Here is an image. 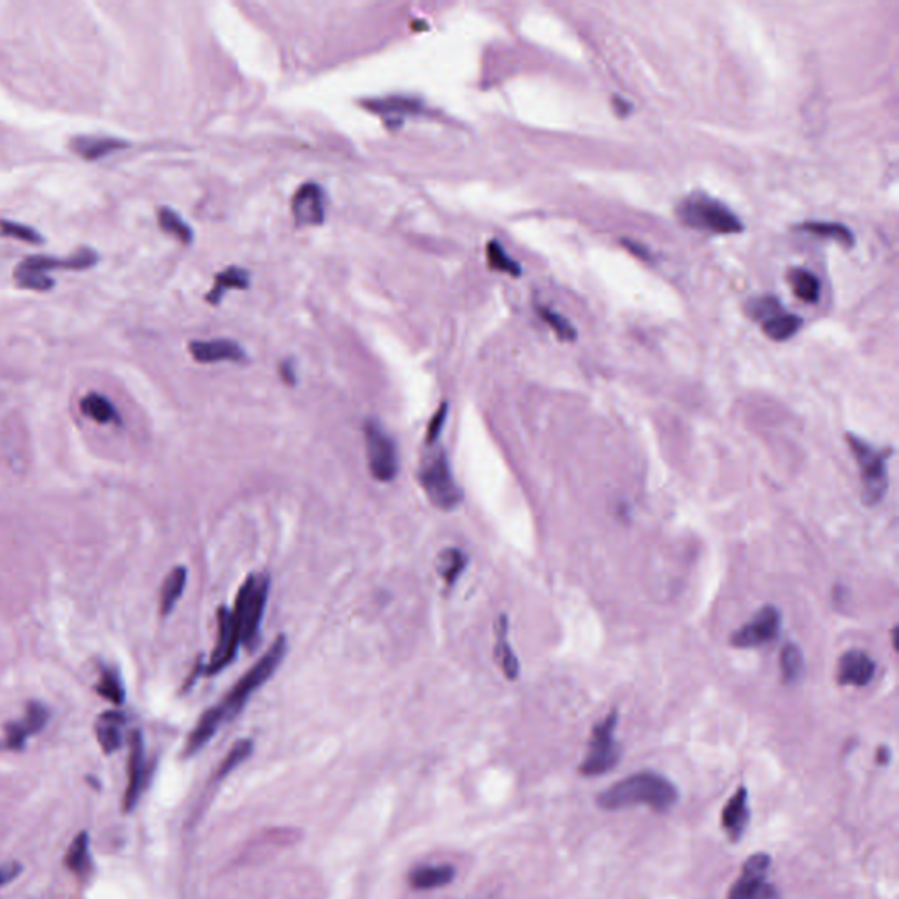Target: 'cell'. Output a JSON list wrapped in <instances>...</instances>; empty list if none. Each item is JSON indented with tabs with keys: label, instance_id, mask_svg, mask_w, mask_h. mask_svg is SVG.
<instances>
[{
	"label": "cell",
	"instance_id": "9a60e30c",
	"mask_svg": "<svg viewBox=\"0 0 899 899\" xmlns=\"http://www.w3.org/2000/svg\"><path fill=\"white\" fill-rule=\"evenodd\" d=\"M873 677H875V662L866 652L850 650L840 657L836 669L838 684L866 687Z\"/></svg>",
	"mask_w": 899,
	"mask_h": 899
},
{
	"label": "cell",
	"instance_id": "52a82bcc",
	"mask_svg": "<svg viewBox=\"0 0 899 899\" xmlns=\"http://www.w3.org/2000/svg\"><path fill=\"white\" fill-rule=\"evenodd\" d=\"M366 455L369 473L376 482L389 483L399 475V452L396 441L380 422L367 420L364 424Z\"/></svg>",
	"mask_w": 899,
	"mask_h": 899
},
{
	"label": "cell",
	"instance_id": "ffe728a7",
	"mask_svg": "<svg viewBox=\"0 0 899 899\" xmlns=\"http://www.w3.org/2000/svg\"><path fill=\"white\" fill-rule=\"evenodd\" d=\"M129 143L115 137H74L71 141L72 152L85 160H97L108 153L127 148Z\"/></svg>",
	"mask_w": 899,
	"mask_h": 899
},
{
	"label": "cell",
	"instance_id": "603a6c76",
	"mask_svg": "<svg viewBox=\"0 0 899 899\" xmlns=\"http://www.w3.org/2000/svg\"><path fill=\"white\" fill-rule=\"evenodd\" d=\"M187 580L188 571L185 566H176L166 576V580L162 583V589H160V615L162 617L171 615L174 606L178 605V601L187 587Z\"/></svg>",
	"mask_w": 899,
	"mask_h": 899
},
{
	"label": "cell",
	"instance_id": "f546056e",
	"mask_svg": "<svg viewBox=\"0 0 899 899\" xmlns=\"http://www.w3.org/2000/svg\"><path fill=\"white\" fill-rule=\"evenodd\" d=\"M799 229L815 234V236H820V238L833 239V241L840 243L842 246H849L850 248V246L854 245V234H852L849 227H845L842 223L808 222L799 225Z\"/></svg>",
	"mask_w": 899,
	"mask_h": 899
},
{
	"label": "cell",
	"instance_id": "30bf717a",
	"mask_svg": "<svg viewBox=\"0 0 899 899\" xmlns=\"http://www.w3.org/2000/svg\"><path fill=\"white\" fill-rule=\"evenodd\" d=\"M780 626L782 617L777 608L764 606L731 636V645L736 648L763 647L777 638Z\"/></svg>",
	"mask_w": 899,
	"mask_h": 899
},
{
	"label": "cell",
	"instance_id": "74e56055",
	"mask_svg": "<svg viewBox=\"0 0 899 899\" xmlns=\"http://www.w3.org/2000/svg\"><path fill=\"white\" fill-rule=\"evenodd\" d=\"M780 303H778L775 297H763V299H757L754 301V304L748 308V311L752 313V317L757 318V320H768V318L773 317V315H777L780 313Z\"/></svg>",
	"mask_w": 899,
	"mask_h": 899
},
{
	"label": "cell",
	"instance_id": "8fae6325",
	"mask_svg": "<svg viewBox=\"0 0 899 899\" xmlns=\"http://www.w3.org/2000/svg\"><path fill=\"white\" fill-rule=\"evenodd\" d=\"M216 619H218V641L211 655V661L204 668L206 675H216L227 668L236 659V652L241 645V633L236 620L232 617L231 608L227 606L218 608Z\"/></svg>",
	"mask_w": 899,
	"mask_h": 899
},
{
	"label": "cell",
	"instance_id": "7c38bea8",
	"mask_svg": "<svg viewBox=\"0 0 899 899\" xmlns=\"http://www.w3.org/2000/svg\"><path fill=\"white\" fill-rule=\"evenodd\" d=\"M327 195L318 183H304L292 199V216L299 227H311L325 222Z\"/></svg>",
	"mask_w": 899,
	"mask_h": 899
},
{
	"label": "cell",
	"instance_id": "6da1fadb",
	"mask_svg": "<svg viewBox=\"0 0 899 899\" xmlns=\"http://www.w3.org/2000/svg\"><path fill=\"white\" fill-rule=\"evenodd\" d=\"M285 654H287V638L281 634L273 645L267 648L266 654L239 678L231 691L225 694V698L218 705L209 708L208 712L202 713L194 731L188 736L185 756L197 754L202 747H206V743L215 736L222 724L238 717L248 699L252 698L253 692L259 691L260 687L273 677L276 669L280 668Z\"/></svg>",
	"mask_w": 899,
	"mask_h": 899
},
{
	"label": "cell",
	"instance_id": "b9f144b4",
	"mask_svg": "<svg viewBox=\"0 0 899 899\" xmlns=\"http://www.w3.org/2000/svg\"><path fill=\"white\" fill-rule=\"evenodd\" d=\"M889 759H891V752H889V748H887V747L878 748V756H877L878 764H889Z\"/></svg>",
	"mask_w": 899,
	"mask_h": 899
},
{
	"label": "cell",
	"instance_id": "4316f807",
	"mask_svg": "<svg viewBox=\"0 0 899 899\" xmlns=\"http://www.w3.org/2000/svg\"><path fill=\"white\" fill-rule=\"evenodd\" d=\"M65 864L78 877H85V875L90 873V870H92V859H90V845H88L87 833H81V835L74 838V842L71 843V847L67 850Z\"/></svg>",
	"mask_w": 899,
	"mask_h": 899
},
{
	"label": "cell",
	"instance_id": "83f0119b",
	"mask_svg": "<svg viewBox=\"0 0 899 899\" xmlns=\"http://www.w3.org/2000/svg\"><path fill=\"white\" fill-rule=\"evenodd\" d=\"M803 320L791 313H777L764 320L763 332L771 341H787L801 329Z\"/></svg>",
	"mask_w": 899,
	"mask_h": 899
},
{
	"label": "cell",
	"instance_id": "ba28073f",
	"mask_svg": "<svg viewBox=\"0 0 899 899\" xmlns=\"http://www.w3.org/2000/svg\"><path fill=\"white\" fill-rule=\"evenodd\" d=\"M678 213L691 227L705 229L715 234H736L743 231L740 218L734 215L731 209L708 197L687 199L684 206L678 209Z\"/></svg>",
	"mask_w": 899,
	"mask_h": 899
},
{
	"label": "cell",
	"instance_id": "d6a6232c",
	"mask_svg": "<svg viewBox=\"0 0 899 899\" xmlns=\"http://www.w3.org/2000/svg\"><path fill=\"white\" fill-rule=\"evenodd\" d=\"M97 692L99 696L111 701L113 705H122L125 701V689H123L122 678L116 673L115 669L104 668L101 671V677L97 682Z\"/></svg>",
	"mask_w": 899,
	"mask_h": 899
},
{
	"label": "cell",
	"instance_id": "f35d334b",
	"mask_svg": "<svg viewBox=\"0 0 899 899\" xmlns=\"http://www.w3.org/2000/svg\"><path fill=\"white\" fill-rule=\"evenodd\" d=\"M446 417H448V404L443 403L439 406V410L434 413L431 422L427 425V445H434L438 441L439 434L443 431Z\"/></svg>",
	"mask_w": 899,
	"mask_h": 899
},
{
	"label": "cell",
	"instance_id": "2e32d148",
	"mask_svg": "<svg viewBox=\"0 0 899 899\" xmlns=\"http://www.w3.org/2000/svg\"><path fill=\"white\" fill-rule=\"evenodd\" d=\"M364 108L373 111L376 115L383 116L390 127H399L406 116L422 115L425 111L424 102L413 97H385V99H369L362 102Z\"/></svg>",
	"mask_w": 899,
	"mask_h": 899
},
{
	"label": "cell",
	"instance_id": "ab89813d",
	"mask_svg": "<svg viewBox=\"0 0 899 899\" xmlns=\"http://www.w3.org/2000/svg\"><path fill=\"white\" fill-rule=\"evenodd\" d=\"M20 871H22L20 864L11 863L0 866V887L9 884L11 880H15L20 875Z\"/></svg>",
	"mask_w": 899,
	"mask_h": 899
},
{
	"label": "cell",
	"instance_id": "8d00e7d4",
	"mask_svg": "<svg viewBox=\"0 0 899 899\" xmlns=\"http://www.w3.org/2000/svg\"><path fill=\"white\" fill-rule=\"evenodd\" d=\"M0 232L4 236H11V238L20 239V241L32 243V245H41L44 241L39 232L30 229L29 225H23V223L0 220Z\"/></svg>",
	"mask_w": 899,
	"mask_h": 899
},
{
	"label": "cell",
	"instance_id": "e0dca14e",
	"mask_svg": "<svg viewBox=\"0 0 899 899\" xmlns=\"http://www.w3.org/2000/svg\"><path fill=\"white\" fill-rule=\"evenodd\" d=\"M750 820V808H748V791L745 785H741L731 798L727 799L726 806L722 808L720 824L727 838L733 843H738L745 833Z\"/></svg>",
	"mask_w": 899,
	"mask_h": 899
},
{
	"label": "cell",
	"instance_id": "f1b7e54d",
	"mask_svg": "<svg viewBox=\"0 0 899 899\" xmlns=\"http://www.w3.org/2000/svg\"><path fill=\"white\" fill-rule=\"evenodd\" d=\"M789 285L794 295L803 303H815L819 299L820 283L810 271L806 269H792L789 271Z\"/></svg>",
	"mask_w": 899,
	"mask_h": 899
},
{
	"label": "cell",
	"instance_id": "7402d4cb",
	"mask_svg": "<svg viewBox=\"0 0 899 899\" xmlns=\"http://www.w3.org/2000/svg\"><path fill=\"white\" fill-rule=\"evenodd\" d=\"M496 638V657L503 675L508 680H517L520 664H518L517 655L508 641V617L506 615H501L497 619Z\"/></svg>",
	"mask_w": 899,
	"mask_h": 899
},
{
	"label": "cell",
	"instance_id": "5bb4252c",
	"mask_svg": "<svg viewBox=\"0 0 899 899\" xmlns=\"http://www.w3.org/2000/svg\"><path fill=\"white\" fill-rule=\"evenodd\" d=\"M50 720V712L46 706L32 701L27 706V712L23 715L22 720L11 722L6 726V738H4V748L8 750H22L30 736L43 731L46 724Z\"/></svg>",
	"mask_w": 899,
	"mask_h": 899
},
{
	"label": "cell",
	"instance_id": "484cf974",
	"mask_svg": "<svg viewBox=\"0 0 899 899\" xmlns=\"http://www.w3.org/2000/svg\"><path fill=\"white\" fill-rule=\"evenodd\" d=\"M466 566H468V555L464 554L459 548H445L438 555V561H436V569H438L439 576L450 587L459 580V576L464 573Z\"/></svg>",
	"mask_w": 899,
	"mask_h": 899
},
{
	"label": "cell",
	"instance_id": "cb8c5ba5",
	"mask_svg": "<svg viewBox=\"0 0 899 899\" xmlns=\"http://www.w3.org/2000/svg\"><path fill=\"white\" fill-rule=\"evenodd\" d=\"M250 285V274L241 267H229L220 274H216L215 285L206 295L209 304H218L223 299L227 290H243Z\"/></svg>",
	"mask_w": 899,
	"mask_h": 899
},
{
	"label": "cell",
	"instance_id": "60d3db41",
	"mask_svg": "<svg viewBox=\"0 0 899 899\" xmlns=\"http://www.w3.org/2000/svg\"><path fill=\"white\" fill-rule=\"evenodd\" d=\"M280 376L283 378V382L287 383V385H295L297 382V376H295V367L290 360L287 362H283L280 366Z\"/></svg>",
	"mask_w": 899,
	"mask_h": 899
},
{
	"label": "cell",
	"instance_id": "d6986e66",
	"mask_svg": "<svg viewBox=\"0 0 899 899\" xmlns=\"http://www.w3.org/2000/svg\"><path fill=\"white\" fill-rule=\"evenodd\" d=\"M125 717L120 712L102 713L95 720V736L106 754H113L122 747Z\"/></svg>",
	"mask_w": 899,
	"mask_h": 899
},
{
	"label": "cell",
	"instance_id": "4fadbf2b",
	"mask_svg": "<svg viewBox=\"0 0 899 899\" xmlns=\"http://www.w3.org/2000/svg\"><path fill=\"white\" fill-rule=\"evenodd\" d=\"M127 789L123 796V810L130 812L134 810L137 801L141 798L146 785V777H148V768H146V757H144V741L143 734L139 731H132L129 738V766H127Z\"/></svg>",
	"mask_w": 899,
	"mask_h": 899
},
{
	"label": "cell",
	"instance_id": "8992f818",
	"mask_svg": "<svg viewBox=\"0 0 899 899\" xmlns=\"http://www.w3.org/2000/svg\"><path fill=\"white\" fill-rule=\"evenodd\" d=\"M849 445L854 452L857 464L861 468V482H863V501L868 506L882 501L887 490V459L891 450H875L873 446L864 443L863 439L856 436H847Z\"/></svg>",
	"mask_w": 899,
	"mask_h": 899
},
{
	"label": "cell",
	"instance_id": "e575fe53",
	"mask_svg": "<svg viewBox=\"0 0 899 899\" xmlns=\"http://www.w3.org/2000/svg\"><path fill=\"white\" fill-rule=\"evenodd\" d=\"M803 669V654L796 645H785L780 654V671L785 684H792L798 680Z\"/></svg>",
	"mask_w": 899,
	"mask_h": 899
},
{
	"label": "cell",
	"instance_id": "d590c367",
	"mask_svg": "<svg viewBox=\"0 0 899 899\" xmlns=\"http://www.w3.org/2000/svg\"><path fill=\"white\" fill-rule=\"evenodd\" d=\"M538 313L547 322L548 327L557 334V338L561 339V341H575V327L569 324V320H566L559 313H555V311L548 310V308H540Z\"/></svg>",
	"mask_w": 899,
	"mask_h": 899
},
{
	"label": "cell",
	"instance_id": "5b68a950",
	"mask_svg": "<svg viewBox=\"0 0 899 899\" xmlns=\"http://www.w3.org/2000/svg\"><path fill=\"white\" fill-rule=\"evenodd\" d=\"M617 722H619V712L612 710L606 719L601 720L592 729L587 754L578 768L583 777H601L619 764L620 745L615 740Z\"/></svg>",
	"mask_w": 899,
	"mask_h": 899
},
{
	"label": "cell",
	"instance_id": "277c9868",
	"mask_svg": "<svg viewBox=\"0 0 899 899\" xmlns=\"http://www.w3.org/2000/svg\"><path fill=\"white\" fill-rule=\"evenodd\" d=\"M269 589L271 580L267 575H250L241 585L231 610L241 633V645L252 648L259 638Z\"/></svg>",
	"mask_w": 899,
	"mask_h": 899
},
{
	"label": "cell",
	"instance_id": "44dd1931",
	"mask_svg": "<svg viewBox=\"0 0 899 899\" xmlns=\"http://www.w3.org/2000/svg\"><path fill=\"white\" fill-rule=\"evenodd\" d=\"M455 878V868L450 864H438V866H422L411 871L410 885L417 891H431L445 885L452 884Z\"/></svg>",
	"mask_w": 899,
	"mask_h": 899
},
{
	"label": "cell",
	"instance_id": "3957f363",
	"mask_svg": "<svg viewBox=\"0 0 899 899\" xmlns=\"http://www.w3.org/2000/svg\"><path fill=\"white\" fill-rule=\"evenodd\" d=\"M418 482L425 496L438 510L452 511L461 504L462 490L455 480L445 450H431L424 455L418 471Z\"/></svg>",
	"mask_w": 899,
	"mask_h": 899
},
{
	"label": "cell",
	"instance_id": "9c48e42d",
	"mask_svg": "<svg viewBox=\"0 0 899 899\" xmlns=\"http://www.w3.org/2000/svg\"><path fill=\"white\" fill-rule=\"evenodd\" d=\"M770 868V854H752L741 866L740 877L727 892V899H782L777 887L768 882Z\"/></svg>",
	"mask_w": 899,
	"mask_h": 899
},
{
	"label": "cell",
	"instance_id": "7a4b0ae2",
	"mask_svg": "<svg viewBox=\"0 0 899 899\" xmlns=\"http://www.w3.org/2000/svg\"><path fill=\"white\" fill-rule=\"evenodd\" d=\"M677 785L655 771H640L624 778L597 796V806L603 810H622L629 806H648L664 813L677 805Z\"/></svg>",
	"mask_w": 899,
	"mask_h": 899
},
{
	"label": "cell",
	"instance_id": "4dcf8cb0",
	"mask_svg": "<svg viewBox=\"0 0 899 899\" xmlns=\"http://www.w3.org/2000/svg\"><path fill=\"white\" fill-rule=\"evenodd\" d=\"M253 752V741L252 740H239L234 747L229 750V754L223 757L222 763L218 766V770H216L215 778H213V782L215 784H220L223 778L229 777L232 771L238 768L239 764L245 763L248 757L252 756Z\"/></svg>",
	"mask_w": 899,
	"mask_h": 899
},
{
	"label": "cell",
	"instance_id": "836d02e7",
	"mask_svg": "<svg viewBox=\"0 0 899 899\" xmlns=\"http://www.w3.org/2000/svg\"><path fill=\"white\" fill-rule=\"evenodd\" d=\"M487 260H489V266L492 269L510 274L513 278H518L522 274L520 264L511 259L499 241H490L489 245H487Z\"/></svg>",
	"mask_w": 899,
	"mask_h": 899
},
{
	"label": "cell",
	"instance_id": "1f68e13d",
	"mask_svg": "<svg viewBox=\"0 0 899 899\" xmlns=\"http://www.w3.org/2000/svg\"><path fill=\"white\" fill-rule=\"evenodd\" d=\"M159 225L162 231L171 234L174 238L180 239L181 243H185V245L192 243V239H194V231L190 229V225H188L176 211H173V209H160Z\"/></svg>",
	"mask_w": 899,
	"mask_h": 899
},
{
	"label": "cell",
	"instance_id": "d4e9b609",
	"mask_svg": "<svg viewBox=\"0 0 899 899\" xmlns=\"http://www.w3.org/2000/svg\"><path fill=\"white\" fill-rule=\"evenodd\" d=\"M80 406L83 415L97 424H113L120 420L115 404L111 403L108 397L97 394V392H90L88 396L83 397Z\"/></svg>",
	"mask_w": 899,
	"mask_h": 899
},
{
	"label": "cell",
	"instance_id": "ac0fdd59",
	"mask_svg": "<svg viewBox=\"0 0 899 899\" xmlns=\"http://www.w3.org/2000/svg\"><path fill=\"white\" fill-rule=\"evenodd\" d=\"M197 362L216 364V362H245L246 352L243 346L232 339H211V341H194L188 346Z\"/></svg>",
	"mask_w": 899,
	"mask_h": 899
}]
</instances>
